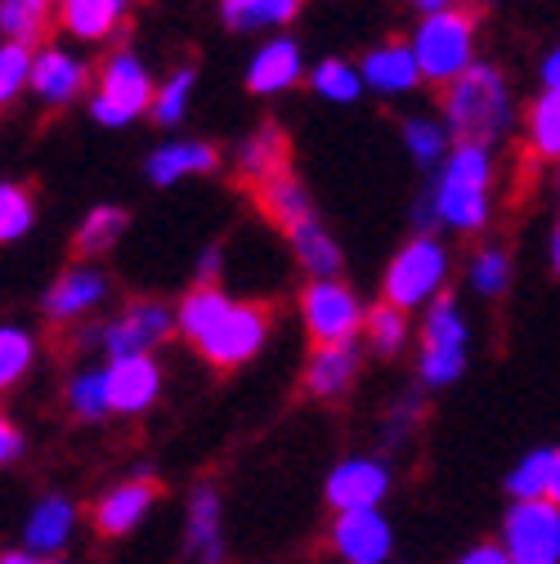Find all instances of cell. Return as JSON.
<instances>
[{
    "mask_svg": "<svg viewBox=\"0 0 560 564\" xmlns=\"http://www.w3.org/2000/svg\"><path fill=\"white\" fill-rule=\"evenodd\" d=\"M488 180H494V162H488L484 144H457L453 158L444 162L431 216L444 220L457 234H475L488 220Z\"/></svg>",
    "mask_w": 560,
    "mask_h": 564,
    "instance_id": "1",
    "label": "cell"
},
{
    "mask_svg": "<svg viewBox=\"0 0 560 564\" xmlns=\"http://www.w3.org/2000/svg\"><path fill=\"white\" fill-rule=\"evenodd\" d=\"M444 117H449V130L462 139V144H484L488 149V139H494L511 117L503 73H494V67H484V63H471L462 77L449 82Z\"/></svg>",
    "mask_w": 560,
    "mask_h": 564,
    "instance_id": "2",
    "label": "cell"
},
{
    "mask_svg": "<svg viewBox=\"0 0 560 564\" xmlns=\"http://www.w3.org/2000/svg\"><path fill=\"white\" fill-rule=\"evenodd\" d=\"M412 63H417V77L427 82H440L449 86L453 77H462L471 67V54H475V19L466 10H435L427 14V23L417 28L412 36Z\"/></svg>",
    "mask_w": 560,
    "mask_h": 564,
    "instance_id": "3",
    "label": "cell"
},
{
    "mask_svg": "<svg viewBox=\"0 0 560 564\" xmlns=\"http://www.w3.org/2000/svg\"><path fill=\"white\" fill-rule=\"evenodd\" d=\"M449 278V256L440 242L431 238H412L386 269V305L395 310H417V305H431Z\"/></svg>",
    "mask_w": 560,
    "mask_h": 564,
    "instance_id": "4",
    "label": "cell"
},
{
    "mask_svg": "<svg viewBox=\"0 0 560 564\" xmlns=\"http://www.w3.org/2000/svg\"><path fill=\"white\" fill-rule=\"evenodd\" d=\"M269 336V314L260 305H243V301H229L212 327H206L193 345L202 349V359L206 364H216V368H243L260 355V345Z\"/></svg>",
    "mask_w": 560,
    "mask_h": 564,
    "instance_id": "5",
    "label": "cell"
},
{
    "mask_svg": "<svg viewBox=\"0 0 560 564\" xmlns=\"http://www.w3.org/2000/svg\"><path fill=\"white\" fill-rule=\"evenodd\" d=\"M149 104H153V82H149V73H144V63H139L134 54H112L108 63H104V73H99V86H95V99H90V108H95V121H104V126H126V121H134L139 112H149Z\"/></svg>",
    "mask_w": 560,
    "mask_h": 564,
    "instance_id": "6",
    "label": "cell"
},
{
    "mask_svg": "<svg viewBox=\"0 0 560 564\" xmlns=\"http://www.w3.org/2000/svg\"><path fill=\"white\" fill-rule=\"evenodd\" d=\"M507 564H560V511L556 502H516L503 524Z\"/></svg>",
    "mask_w": 560,
    "mask_h": 564,
    "instance_id": "7",
    "label": "cell"
},
{
    "mask_svg": "<svg viewBox=\"0 0 560 564\" xmlns=\"http://www.w3.org/2000/svg\"><path fill=\"white\" fill-rule=\"evenodd\" d=\"M301 314H305V327H310L314 345H345V340H355L359 327H364L359 296L336 278H314L310 282L305 296H301Z\"/></svg>",
    "mask_w": 560,
    "mask_h": 564,
    "instance_id": "8",
    "label": "cell"
},
{
    "mask_svg": "<svg viewBox=\"0 0 560 564\" xmlns=\"http://www.w3.org/2000/svg\"><path fill=\"white\" fill-rule=\"evenodd\" d=\"M171 327H175V310H166L162 301H139L121 318H112L99 332V340L112 359L117 355H149V349H158L171 336Z\"/></svg>",
    "mask_w": 560,
    "mask_h": 564,
    "instance_id": "9",
    "label": "cell"
},
{
    "mask_svg": "<svg viewBox=\"0 0 560 564\" xmlns=\"http://www.w3.org/2000/svg\"><path fill=\"white\" fill-rule=\"evenodd\" d=\"M332 546L345 564H386L395 551V529L377 507L373 511H336Z\"/></svg>",
    "mask_w": 560,
    "mask_h": 564,
    "instance_id": "10",
    "label": "cell"
},
{
    "mask_svg": "<svg viewBox=\"0 0 560 564\" xmlns=\"http://www.w3.org/2000/svg\"><path fill=\"white\" fill-rule=\"evenodd\" d=\"M99 372H104L108 412H144L162 394V372H158L153 355H117Z\"/></svg>",
    "mask_w": 560,
    "mask_h": 564,
    "instance_id": "11",
    "label": "cell"
},
{
    "mask_svg": "<svg viewBox=\"0 0 560 564\" xmlns=\"http://www.w3.org/2000/svg\"><path fill=\"white\" fill-rule=\"evenodd\" d=\"M390 492V470L373 457H349L327 475V502L336 511H373Z\"/></svg>",
    "mask_w": 560,
    "mask_h": 564,
    "instance_id": "12",
    "label": "cell"
},
{
    "mask_svg": "<svg viewBox=\"0 0 560 564\" xmlns=\"http://www.w3.org/2000/svg\"><path fill=\"white\" fill-rule=\"evenodd\" d=\"M104 296H108V278L99 269H67L45 296V314L54 323H77L90 310H99Z\"/></svg>",
    "mask_w": 560,
    "mask_h": 564,
    "instance_id": "13",
    "label": "cell"
},
{
    "mask_svg": "<svg viewBox=\"0 0 560 564\" xmlns=\"http://www.w3.org/2000/svg\"><path fill=\"white\" fill-rule=\"evenodd\" d=\"M28 86H32L50 108L73 104V99L86 90V63H77L73 54H63V50H36V54H32Z\"/></svg>",
    "mask_w": 560,
    "mask_h": 564,
    "instance_id": "14",
    "label": "cell"
},
{
    "mask_svg": "<svg viewBox=\"0 0 560 564\" xmlns=\"http://www.w3.org/2000/svg\"><path fill=\"white\" fill-rule=\"evenodd\" d=\"M158 502V488L144 484V479H130V484H117L112 492H104L99 507H95V529L104 538H126L139 520H144Z\"/></svg>",
    "mask_w": 560,
    "mask_h": 564,
    "instance_id": "15",
    "label": "cell"
},
{
    "mask_svg": "<svg viewBox=\"0 0 560 564\" xmlns=\"http://www.w3.org/2000/svg\"><path fill=\"white\" fill-rule=\"evenodd\" d=\"M359 377V349L355 340L345 345H319L310 364H305V390L314 399H341L349 386H355Z\"/></svg>",
    "mask_w": 560,
    "mask_h": 564,
    "instance_id": "16",
    "label": "cell"
},
{
    "mask_svg": "<svg viewBox=\"0 0 560 564\" xmlns=\"http://www.w3.org/2000/svg\"><path fill=\"white\" fill-rule=\"evenodd\" d=\"M73 533H77V507L67 498L50 492V498H41L32 507V516H28V546H32V555H50L54 560L67 542H73Z\"/></svg>",
    "mask_w": 560,
    "mask_h": 564,
    "instance_id": "17",
    "label": "cell"
},
{
    "mask_svg": "<svg viewBox=\"0 0 560 564\" xmlns=\"http://www.w3.org/2000/svg\"><path fill=\"white\" fill-rule=\"evenodd\" d=\"M189 551L197 564H220L225 560V533H220V492L202 484L189 502Z\"/></svg>",
    "mask_w": 560,
    "mask_h": 564,
    "instance_id": "18",
    "label": "cell"
},
{
    "mask_svg": "<svg viewBox=\"0 0 560 564\" xmlns=\"http://www.w3.org/2000/svg\"><path fill=\"white\" fill-rule=\"evenodd\" d=\"M126 6L130 0H58V23L77 41H108L121 28Z\"/></svg>",
    "mask_w": 560,
    "mask_h": 564,
    "instance_id": "19",
    "label": "cell"
},
{
    "mask_svg": "<svg viewBox=\"0 0 560 564\" xmlns=\"http://www.w3.org/2000/svg\"><path fill=\"white\" fill-rule=\"evenodd\" d=\"M507 488L516 492V502H556L560 492V453L556 448H534L516 462L507 475Z\"/></svg>",
    "mask_w": 560,
    "mask_h": 564,
    "instance_id": "20",
    "label": "cell"
},
{
    "mask_svg": "<svg viewBox=\"0 0 560 564\" xmlns=\"http://www.w3.org/2000/svg\"><path fill=\"white\" fill-rule=\"evenodd\" d=\"M301 82V50L297 41H269L256 58H251V73H247V86L256 95H278Z\"/></svg>",
    "mask_w": 560,
    "mask_h": 564,
    "instance_id": "21",
    "label": "cell"
},
{
    "mask_svg": "<svg viewBox=\"0 0 560 564\" xmlns=\"http://www.w3.org/2000/svg\"><path fill=\"white\" fill-rule=\"evenodd\" d=\"M216 171V149L212 144H197V139H180V144H162L149 158V175L153 184H175L184 175H206Z\"/></svg>",
    "mask_w": 560,
    "mask_h": 564,
    "instance_id": "22",
    "label": "cell"
},
{
    "mask_svg": "<svg viewBox=\"0 0 560 564\" xmlns=\"http://www.w3.org/2000/svg\"><path fill=\"white\" fill-rule=\"evenodd\" d=\"M278 171H288V139L278 126H260L238 149V175L251 180V184H265Z\"/></svg>",
    "mask_w": 560,
    "mask_h": 564,
    "instance_id": "23",
    "label": "cell"
},
{
    "mask_svg": "<svg viewBox=\"0 0 560 564\" xmlns=\"http://www.w3.org/2000/svg\"><path fill=\"white\" fill-rule=\"evenodd\" d=\"M364 82L373 90H381V95H403L422 77H417V63H412L408 45H381V50H373L364 58Z\"/></svg>",
    "mask_w": 560,
    "mask_h": 564,
    "instance_id": "24",
    "label": "cell"
},
{
    "mask_svg": "<svg viewBox=\"0 0 560 564\" xmlns=\"http://www.w3.org/2000/svg\"><path fill=\"white\" fill-rule=\"evenodd\" d=\"M288 242H292L297 260H301L314 278H336V273H341V247L332 242V234H327L314 216H305L301 225H292V229H288Z\"/></svg>",
    "mask_w": 560,
    "mask_h": 564,
    "instance_id": "25",
    "label": "cell"
},
{
    "mask_svg": "<svg viewBox=\"0 0 560 564\" xmlns=\"http://www.w3.org/2000/svg\"><path fill=\"white\" fill-rule=\"evenodd\" d=\"M260 188V206H265V216L278 225V229H292V225H301L305 216H314L310 210V197H305V188L288 175V171H278V175H269L265 184H256Z\"/></svg>",
    "mask_w": 560,
    "mask_h": 564,
    "instance_id": "26",
    "label": "cell"
},
{
    "mask_svg": "<svg viewBox=\"0 0 560 564\" xmlns=\"http://www.w3.org/2000/svg\"><path fill=\"white\" fill-rule=\"evenodd\" d=\"M50 0H0V36L6 41H19V45H32L45 36L50 28Z\"/></svg>",
    "mask_w": 560,
    "mask_h": 564,
    "instance_id": "27",
    "label": "cell"
},
{
    "mask_svg": "<svg viewBox=\"0 0 560 564\" xmlns=\"http://www.w3.org/2000/svg\"><path fill=\"white\" fill-rule=\"evenodd\" d=\"M121 234H126V210H117V206H95L90 216L82 220V229H77V251H82V256H99V251L117 247Z\"/></svg>",
    "mask_w": 560,
    "mask_h": 564,
    "instance_id": "28",
    "label": "cell"
},
{
    "mask_svg": "<svg viewBox=\"0 0 560 564\" xmlns=\"http://www.w3.org/2000/svg\"><path fill=\"white\" fill-rule=\"evenodd\" d=\"M422 349H466V318L453 301H431V314L422 323Z\"/></svg>",
    "mask_w": 560,
    "mask_h": 564,
    "instance_id": "29",
    "label": "cell"
},
{
    "mask_svg": "<svg viewBox=\"0 0 560 564\" xmlns=\"http://www.w3.org/2000/svg\"><path fill=\"white\" fill-rule=\"evenodd\" d=\"M301 0H225L229 28H265V23H292Z\"/></svg>",
    "mask_w": 560,
    "mask_h": 564,
    "instance_id": "30",
    "label": "cell"
},
{
    "mask_svg": "<svg viewBox=\"0 0 560 564\" xmlns=\"http://www.w3.org/2000/svg\"><path fill=\"white\" fill-rule=\"evenodd\" d=\"M359 332H368V345L377 349V355H395V349H403V340H408V314L395 310V305L364 310V327Z\"/></svg>",
    "mask_w": 560,
    "mask_h": 564,
    "instance_id": "31",
    "label": "cell"
},
{
    "mask_svg": "<svg viewBox=\"0 0 560 564\" xmlns=\"http://www.w3.org/2000/svg\"><path fill=\"white\" fill-rule=\"evenodd\" d=\"M32 336L23 327H0V390H10L28 377L32 368Z\"/></svg>",
    "mask_w": 560,
    "mask_h": 564,
    "instance_id": "32",
    "label": "cell"
},
{
    "mask_svg": "<svg viewBox=\"0 0 560 564\" xmlns=\"http://www.w3.org/2000/svg\"><path fill=\"white\" fill-rule=\"evenodd\" d=\"M529 144L542 158L560 153V99H556V90H542V99L529 112Z\"/></svg>",
    "mask_w": 560,
    "mask_h": 564,
    "instance_id": "33",
    "label": "cell"
},
{
    "mask_svg": "<svg viewBox=\"0 0 560 564\" xmlns=\"http://www.w3.org/2000/svg\"><path fill=\"white\" fill-rule=\"evenodd\" d=\"M32 193L19 184H0V242H19L32 229Z\"/></svg>",
    "mask_w": 560,
    "mask_h": 564,
    "instance_id": "34",
    "label": "cell"
},
{
    "mask_svg": "<svg viewBox=\"0 0 560 564\" xmlns=\"http://www.w3.org/2000/svg\"><path fill=\"white\" fill-rule=\"evenodd\" d=\"M314 90L323 95V99H332V104H349V99H359V73L349 63H341V58H327V63H319L314 67Z\"/></svg>",
    "mask_w": 560,
    "mask_h": 564,
    "instance_id": "35",
    "label": "cell"
},
{
    "mask_svg": "<svg viewBox=\"0 0 560 564\" xmlns=\"http://www.w3.org/2000/svg\"><path fill=\"white\" fill-rule=\"evenodd\" d=\"M471 282H475L480 296H503L507 282H511V260H507V251L484 247V251L471 260Z\"/></svg>",
    "mask_w": 560,
    "mask_h": 564,
    "instance_id": "36",
    "label": "cell"
},
{
    "mask_svg": "<svg viewBox=\"0 0 560 564\" xmlns=\"http://www.w3.org/2000/svg\"><path fill=\"white\" fill-rule=\"evenodd\" d=\"M67 408L82 421H99L108 416V394H104V372H77L67 381Z\"/></svg>",
    "mask_w": 560,
    "mask_h": 564,
    "instance_id": "37",
    "label": "cell"
},
{
    "mask_svg": "<svg viewBox=\"0 0 560 564\" xmlns=\"http://www.w3.org/2000/svg\"><path fill=\"white\" fill-rule=\"evenodd\" d=\"M32 73V45L6 41L0 45V104H14V95L28 86Z\"/></svg>",
    "mask_w": 560,
    "mask_h": 564,
    "instance_id": "38",
    "label": "cell"
},
{
    "mask_svg": "<svg viewBox=\"0 0 560 564\" xmlns=\"http://www.w3.org/2000/svg\"><path fill=\"white\" fill-rule=\"evenodd\" d=\"M193 67H184V73H175L162 90H153V104H149V112L162 121V126H175L180 117H184V108H189V95H193Z\"/></svg>",
    "mask_w": 560,
    "mask_h": 564,
    "instance_id": "39",
    "label": "cell"
},
{
    "mask_svg": "<svg viewBox=\"0 0 560 564\" xmlns=\"http://www.w3.org/2000/svg\"><path fill=\"white\" fill-rule=\"evenodd\" d=\"M466 372V349H422V381L427 386H453Z\"/></svg>",
    "mask_w": 560,
    "mask_h": 564,
    "instance_id": "40",
    "label": "cell"
},
{
    "mask_svg": "<svg viewBox=\"0 0 560 564\" xmlns=\"http://www.w3.org/2000/svg\"><path fill=\"white\" fill-rule=\"evenodd\" d=\"M403 139H408V153L422 162V166L440 162V153H444V130L435 121H408L403 126Z\"/></svg>",
    "mask_w": 560,
    "mask_h": 564,
    "instance_id": "41",
    "label": "cell"
},
{
    "mask_svg": "<svg viewBox=\"0 0 560 564\" xmlns=\"http://www.w3.org/2000/svg\"><path fill=\"white\" fill-rule=\"evenodd\" d=\"M19 453H23V435L14 431L10 416H0V466H10Z\"/></svg>",
    "mask_w": 560,
    "mask_h": 564,
    "instance_id": "42",
    "label": "cell"
},
{
    "mask_svg": "<svg viewBox=\"0 0 560 564\" xmlns=\"http://www.w3.org/2000/svg\"><path fill=\"white\" fill-rule=\"evenodd\" d=\"M457 564H507V555H503V546H494V542H484V546H471Z\"/></svg>",
    "mask_w": 560,
    "mask_h": 564,
    "instance_id": "43",
    "label": "cell"
},
{
    "mask_svg": "<svg viewBox=\"0 0 560 564\" xmlns=\"http://www.w3.org/2000/svg\"><path fill=\"white\" fill-rule=\"evenodd\" d=\"M216 273H220V251H206L197 264V288H216Z\"/></svg>",
    "mask_w": 560,
    "mask_h": 564,
    "instance_id": "44",
    "label": "cell"
},
{
    "mask_svg": "<svg viewBox=\"0 0 560 564\" xmlns=\"http://www.w3.org/2000/svg\"><path fill=\"white\" fill-rule=\"evenodd\" d=\"M556 82H560V58L547 54V63H542V90H556Z\"/></svg>",
    "mask_w": 560,
    "mask_h": 564,
    "instance_id": "45",
    "label": "cell"
},
{
    "mask_svg": "<svg viewBox=\"0 0 560 564\" xmlns=\"http://www.w3.org/2000/svg\"><path fill=\"white\" fill-rule=\"evenodd\" d=\"M0 564H58V560H50V555H32V551H19V555H6Z\"/></svg>",
    "mask_w": 560,
    "mask_h": 564,
    "instance_id": "46",
    "label": "cell"
},
{
    "mask_svg": "<svg viewBox=\"0 0 560 564\" xmlns=\"http://www.w3.org/2000/svg\"><path fill=\"white\" fill-rule=\"evenodd\" d=\"M417 6H422L427 14H435V10H449V6H453V0H417Z\"/></svg>",
    "mask_w": 560,
    "mask_h": 564,
    "instance_id": "47",
    "label": "cell"
}]
</instances>
